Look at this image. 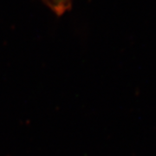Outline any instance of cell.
I'll return each mask as SVG.
<instances>
[{"label": "cell", "mask_w": 156, "mask_h": 156, "mask_svg": "<svg viewBox=\"0 0 156 156\" xmlns=\"http://www.w3.org/2000/svg\"><path fill=\"white\" fill-rule=\"evenodd\" d=\"M50 8L58 14H62L69 7L70 0H46Z\"/></svg>", "instance_id": "1"}]
</instances>
